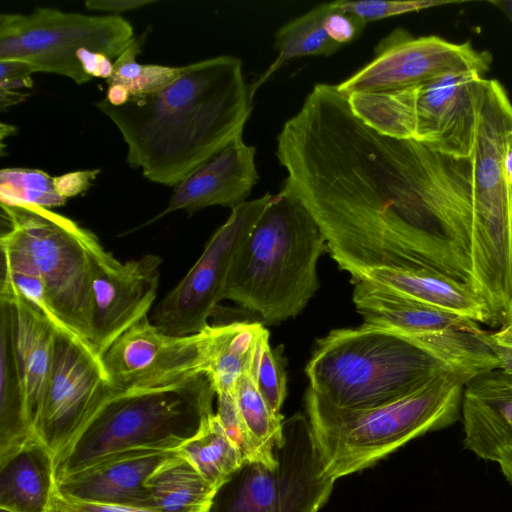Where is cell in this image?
<instances>
[{
	"mask_svg": "<svg viewBox=\"0 0 512 512\" xmlns=\"http://www.w3.org/2000/svg\"><path fill=\"white\" fill-rule=\"evenodd\" d=\"M326 239L305 206L282 188L240 246L225 297L276 324L297 316L318 290Z\"/></svg>",
	"mask_w": 512,
	"mask_h": 512,
	"instance_id": "3957f363",
	"label": "cell"
},
{
	"mask_svg": "<svg viewBox=\"0 0 512 512\" xmlns=\"http://www.w3.org/2000/svg\"><path fill=\"white\" fill-rule=\"evenodd\" d=\"M176 455V450L162 449L119 451L56 481L55 488L61 495L80 501L153 509L145 482Z\"/></svg>",
	"mask_w": 512,
	"mask_h": 512,
	"instance_id": "ac0fdd59",
	"label": "cell"
},
{
	"mask_svg": "<svg viewBox=\"0 0 512 512\" xmlns=\"http://www.w3.org/2000/svg\"><path fill=\"white\" fill-rule=\"evenodd\" d=\"M211 325L176 336L144 317L124 332L102 356L109 383L127 393L187 384L209 373ZM209 375V374H208Z\"/></svg>",
	"mask_w": 512,
	"mask_h": 512,
	"instance_id": "7c38bea8",
	"label": "cell"
},
{
	"mask_svg": "<svg viewBox=\"0 0 512 512\" xmlns=\"http://www.w3.org/2000/svg\"><path fill=\"white\" fill-rule=\"evenodd\" d=\"M48 512H158L151 508H136L76 500L61 495L54 487Z\"/></svg>",
	"mask_w": 512,
	"mask_h": 512,
	"instance_id": "8d00e7d4",
	"label": "cell"
},
{
	"mask_svg": "<svg viewBox=\"0 0 512 512\" xmlns=\"http://www.w3.org/2000/svg\"><path fill=\"white\" fill-rule=\"evenodd\" d=\"M0 207L6 228L1 235L18 245L38 271L51 321L97 355L93 347L94 301L85 246L87 229L35 204L0 203Z\"/></svg>",
	"mask_w": 512,
	"mask_h": 512,
	"instance_id": "52a82bcc",
	"label": "cell"
},
{
	"mask_svg": "<svg viewBox=\"0 0 512 512\" xmlns=\"http://www.w3.org/2000/svg\"><path fill=\"white\" fill-rule=\"evenodd\" d=\"M484 74L466 70L432 82L378 93V116L396 138L422 142L457 159L471 156L477 122V90Z\"/></svg>",
	"mask_w": 512,
	"mask_h": 512,
	"instance_id": "30bf717a",
	"label": "cell"
},
{
	"mask_svg": "<svg viewBox=\"0 0 512 512\" xmlns=\"http://www.w3.org/2000/svg\"><path fill=\"white\" fill-rule=\"evenodd\" d=\"M505 170L508 181L512 185V131L508 136L507 147L504 158Z\"/></svg>",
	"mask_w": 512,
	"mask_h": 512,
	"instance_id": "ee69618b",
	"label": "cell"
},
{
	"mask_svg": "<svg viewBox=\"0 0 512 512\" xmlns=\"http://www.w3.org/2000/svg\"><path fill=\"white\" fill-rule=\"evenodd\" d=\"M458 3L449 0H405V1H383L363 0L347 1L337 0L332 2L335 9L350 13L364 23L398 16L410 12L425 10L437 6Z\"/></svg>",
	"mask_w": 512,
	"mask_h": 512,
	"instance_id": "836d02e7",
	"label": "cell"
},
{
	"mask_svg": "<svg viewBox=\"0 0 512 512\" xmlns=\"http://www.w3.org/2000/svg\"><path fill=\"white\" fill-rule=\"evenodd\" d=\"M331 2L322 3L283 25L275 35L278 56L268 69L249 86L251 100L256 91L266 83L288 60L303 56H330L342 46L332 41L324 28Z\"/></svg>",
	"mask_w": 512,
	"mask_h": 512,
	"instance_id": "4316f807",
	"label": "cell"
},
{
	"mask_svg": "<svg viewBox=\"0 0 512 512\" xmlns=\"http://www.w3.org/2000/svg\"><path fill=\"white\" fill-rule=\"evenodd\" d=\"M154 2V0H86L84 4L89 10L120 13L138 9Z\"/></svg>",
	"mask_w": 512,
	"mask_h": 512,
	"instance_id": "60d3db41",
	"label": "cell"
},
{
	"mask_svg": "<svg viewBox=\"0 0 512 512\" xmlns=\"http://www.w3.org/2000/svg\"><path fill=\"white\" fill-rule=\"evenodd\" d=\"M282 435L275 468L245 461L216 489L209 512H318L326 504L335 480L325 472L308 418L297 413L284 420Z\"/></svg>",
	"mask_w": 512,
	"mask_h": 512,
	"instance_id": "ba28073f",
	"label": "cell"
},
{
	"mask_svg": "<svg viewBox=\"0 0 512 512\" xmlns=\"http://www.w3.org/2000/svg\"><path fill=\"white\" fill-rule=\"evenodd\" d=\"M145 486L158 512H209L216 492L179 454L150 475Z\"/></svg>",
	"mask_w": 512,
	"mask_h": 512,
	"instance_id": "484cf974",
	"label": "cell"
},
{
	"mask_svg": "<svg viewBox=\"0 0 512 512\" xmlns=\"http://www.w3.org/2000/svg\"><path fill=\"white\" fill-rule=\"evenodd\" d=\"M497 463L506 479L512 484V448L505 450Z\"/></svg>",
	"mask_w": 512,
	"mask_h": 512,
	"instance_id": "7bdbcfd3",
	"label": "cell"
},
{
	"mask_svg": "<svg viewBox=\"0 0 512 512\" xmlns=\"http://www.w3.org/2000/svg\"><path fill=\"white\" fill-rule=\"evenodd\" d=\"M367 282L406 298L469 319L494 325L483 299L466 283L426 268L378 269L350 281Z\"/></svg>",
	"mask_w": 512,
	"mask_h": 512,
	"instance_id": "7402d4cb",
	"label": "cell"
},
{
	"mask_svg": "<svg viewBox=\"0 0 512 512\" xmlns=\"http://www.w3.org/2000/svg\"><path fill=\"white\" fill-rule=\"evenodd\" d=\"M264 327L256 322L211 326L209 376L216 394L232 393L239 378L252 372Z\"/></svg>",
	"mask_w": 512,
	"mask_h": 512,
	"instance_id": "d4e9b609",
	"label": "cell"
},
{
	"mask_svg": "<svg viewBox=\"0 0 512 512\" xmlns=\"http://www.w3.org/2000/svg\"><path fill=\"white\" fill-rule=\"evenodd\" d=\"M483 338L499 362V370L512 376V327H500L489 333L484 331Z\"/></svg>",
	"mask_w": 512,
	"mask_h": 512,
	"instance_id": "74e56055",
	"label": "cell"
},
{
	"mask_svg": "<svg viewBox=\"0 0 512 512\" xmlns=\"http://www.w3.org/2000/svg\"><path fill=\"white\" fill-rule=\"evenodd\" d=\"M54 487V458L39 440L0 465L1 509L48 512Z\"/></svg>",
	"mask_w": 512,
	"mask_h": 512,
	"instance_id": "603a6c76",
	"label": "cell"
},
{
	"mask_svg": "<svg viewBox=\"0 0 512 512\" xmlns=\"http://www.w3.org/2000/svg\"><path fill=\"white\" fill-rule=\"evenodd\" d=\"M305 371L309 388L324 400L341 408L367 409L452 370L412 339L362 324L319 339Z\"/></svg>",
	"mask_w": 512,
	"mask_h": 512,
	"instance_id": "5b68a950",
	"label": "cell"
},
{
	"mask_svg": "<svg viewBox=\"0 0 512 512\" xmlns=\"http://www.w3.org/2000/svg\"><path fill=\"white\" fill-rule=\"evenodd\" d=\"M353 302L363 324L392 330L417 340L447 330H478V323L406 298L388 289L358 281Z\"/></svg>",
	"mask_w": 512,
	"mask_h": 512,
	"instance_id": "44dd1931",
	"label": "cell"
},
{
	"mask_svg": "<svg viewBox=\"0 0 512 512\" xmlns=\"http://www.w3.org/2000/svg\"><path fill=\"white\" fill-rule=\"evenodd\" d=\"M331 7L324 21L328 37L341 46L356 40L363 32L366 23L350 13L335 9L332 2Z\"/></svg>",
	"mask_w": 512,
	"mask_h": 512,
	"instance_id": "d590c367",
	"label": "cell"
},
{
	"mask_svg": "<svg viewBox=\"0 0 512 512\" xmlns=\"http://www.w3.org/2000/svg\"><path fill=\"white\" fill-rule=\"evenodd\" d=\"M461 412L464 448L481 459L498 462L512 448V376L496 369L465 386Z\"/></svg>",
	"mask_w": 512,
	"mask_h": 512,
	"instance_id": "ffe728a7",
	"label": "cell"
},
{
	"mask_svg": "<svg viewBox=\"0 0 512 512\" xmlns=\"http://www.w3.org/2000/svg\"><path fill=\"white\" fill-rule=\"evenodd\" d=\"M475 140L469 157L476 225L468 250L472 289L493 320L512 322V185L504 158L512 131V102L501 83L482 78Z\"/></svg>",
	"mask_w": 512,
	"mask_h": 512,
	"instance_id": "277c9868",
	"label": "cell"
},
{
	"mask_svg": "<svg viewBox=\"0 0 512 512\" xmlns=\"http://www.w3.org/2000/svg\"><path fill=\"white\" fill-rule=\"evenodd\" d=\"M101 359L72 335L57 330L54 361L35 435L55 458L112 398Z\"/></svg>",
	"mask_w": 512,
	"mask_h": 512,
	"instance_id": "4fadbf2b",
	"label": "cell"
},
{
	"mask_svg": "<svg viewBox=\"0 0 512 512\" xmlns=\"http://www.w3.org/2000/svg\"><path fill=\"white\" fill-rule=\"evenodd\" d=\"M36 440L39 439L27 412L7 318L0 311V465Z\"/></svg>",
	"mask_w": 512,
	"mask_h": 512,
	"instance_id": "cb8c5ba5",
	"label": "cell"
},
{
	"mask_svg": "<svg viewBox=\"0 0 512 512\" xmlns=\"http://www.w3.org/2000/svg\"><path fill=\"white\" fill-rule=\"evenodd\" d=\"M275 196L266 193L231 209L196 263L157 306L153 324L176 336L197 334L210 326L209 317L225 297L234 258Z\"/></svg>",
	"mask_w": 512,
	"mask_h": 512,
	"instance_id": "8fae6325",
	"label": "cell"
},
{
	"mask_svg": "<svg viewBox=\"0 0 512 512\" xmlns=\"http://www.w3.org/2000/svg\"><path fill=\"white\" fill-rule=\"evenodd\" d=\"M238 411L251 436L272 461H276L274 448L283 439L282 415L274 414L256 388L250 373L242 375L232 392Z\"/></svg>",
	"mask_w": 512,
	"mask_h": 512,
	"instance_id": "f1b7e54d",
	"label": "cell"
},
{
	"mask_svg": "<svg viewBox=\"0 0 512 512\" xmlns=\"http://www.w3.org/2000/svg\"><path fill=\"white\" fill-rule=\"evenodd\" d=\"M85 246L94 301L93 347L102 359L124 332L148 316L157 296L162 259L147 254L121 262L89 230Z\"/></svg>",
	"mask_w": 512,
	"mask_h": 512,
	"instance_id": "9a60e30c",
	"label": "cell"
},
{
	"mask_svg": "<svg viewBox=\"0 0 512 512\" xmlns=\"http://www.w3.org/2000/svg\"><path fill=\"white\" fill-rule=\"evenodd\" d=\"M134 38L131 24L118 15H86L48 7L25 15H0V60H21L35 73L66 76L76 84L92 79L78 60L81 49L113 59Z\"/></svg>",
	"mask_w": 512,
	"mask_h": 512,
	"instance_id": "9c48e42d",
	"label": "cell"
},
{
	"mask_svg": "<svg viewBox=\"0 0 512 512\" xmlns=\"http://www.w3.org/2000/svg\"><path fill=\"white\" fill-rule=\"evenodd\" d=\"M0 311L7 318L18 376L34 429L52 372L58 328L3 276Z\"/></svg>",
	"mask_w": 512,
	"mask_h": 512,
	"instance_id": "e0dca14e",
	"label": "cell"
},
{
	"mask_svg": "<svg viewBox=\"0 0 512 512\" xmlns=\"http://www.w3.org/2000/svg\"><path fill=\"white\" fill-rule=\"evenodd\" d=\"M405 148L411 190L425 228L452 242L468 260L476 225L469 158L445 156L416 140H405Z\"/></svg>",
	"mask_w": 512,
	"mask_h": 512,
	"instance_id": "2e32d148",
	"label": "cell"
},
{
	"mask_svg": "<svg viewBox=\"0 0 512 512\" xmlns=\"http://www.w3.org/2000/svg\"><path fill=\"white\" fill-rule=\"evenodd\" d=\"M255 153L243 134L236 136L175 185L167 207L148 223L175 211L193 214L210 206L232 209L243 203L259 180Z\"/></svg>",
	"mask_w": 512,
	"mask_h": 512,
	"instance_id": "d6986e66",
	"label": "cell"
},
{
	"mask_svg": "<svg viewBox=\"0 0 512 512\" xmlns=\"http://www.w3.org/2000/svg\"><path fill=\"white\" fill-rule=\"evenodd\" d=\"M216 397V415L244 460L261 462L271 469L275 468L277 460H270L257 445L238 411L233 394L220 392L216 394Z\"/></svg>",
	"mask_w": 512,
	"mask_h": 512,
	"instance_id": "d6a6232c",
	"label": "cell"
},
{
	"mask_svg": "<svg viewBox=\"0 0 512 512\" xmlns=\"http://www.w3.org/2000/svg\"><path fill=\"white\" fill-rule=\"evenodd\" d=\"M176 451L215 489L245 462L216 413L206 417L197 434Z\"/></svg>",
	"mask_w": 512,
	"mask_h": 512,
	"instance_id": "83f0119b",
	"label": "cell"
},
{
	"mask_svg": "<svg viewBox=\"0 0 512 512\" xmlns=\"http://www.w3.org/2000/svg\"><path fill=\"white\" fill-rule=\"evenodd\" d=\"M489 3L502 11L512 22V0H494L489 1Z\"/></svg>",
	"mask_w": 512,
	"mask_h": 512,
	"instance_id": "f6af8a7d",
	"label": "cell"
},
{
	"mask_svg": "<svg viewBox=\"0 0 512 512\" xmlns=\"http://www.w3.org/2000/svg\"><path fill=\"white\" fill-rule=\"evenodd\" d=\"M0 512H11V511L6 510V509H1V508H0Z\"/></svg>",
	"mask_w": 512,
	"mask_h": 512,
	"instance_id": "bcb514c9",
	"label": "cell"
},
{
	"mask_svg": "<svg viewBox=\"0 0 512 512\" xmlns=\"http://www.w3.org/2000/svg\"><path fill=\"white\" fill-rule=\"evenodd\" d=\"M77 57L84 72L91 78L99 77L107 80L111 77L113 73V63L111 61L112 59L108 56L88 49H81Z\"/></svg>",
	"mask_w": 512,
	"mask_h": 512,
	"instance_id": "ab89813d",
	"label": "cell"
},
{
	"mask_svg": "<svg viewBox=\"0 0 512 512\" xmlns=\"http://www.w3.org/2000/svg\"><path fill=\"white\" fill-rule=\"evenodd\" d=\"M53 178L40 169L3 168L0 171V203H30L48 209L62 206L67 199L57 193Z\"/></svg>",
	"mask_w": 512,
	"mask_h": 512,
	"instance_id": "4dcf8cb0",
	"label": "cell"
},
{
	"mask_svg": "<svg viewBox=\"0 0 512 512\" xmlns=\"http://www.w3.org/2000/svg\"><path fill=\"white\" fill-rule=\"evenodd\" d=\"M35 73L26 62L16 59L0 60V108L4 110L22 102L25 94L18 91L21 88H31V75Z\"/></svg>",
	"mask_w": 512,
	"mask_h": 512,
	"instance_id": "e575fe53",
	"label": "cell"
},
{
	"mask_svg": "<svg viewBox=\"0 0 512 512\" xmlns=\"http://www.w3.org/2000/svg\"><path fill=\"white\" fill-rule=\"evenodd\" d=\"M215 395L206 374L173 388L115 396L54 458L55 482L119 451L176 450L213 413Z\"/></svg>",
	"mask_w": 512,
	"mask_h": 512,
	"instance_id": "8992f818",
	"label": "cell"
},
{
	"mask_svg": "<svg viewBox=\"0 0 512 512\" xmlns=\"http://www.w3.org/2000/svg\"><path fill=\"white\" fill-rule=\"evenodd\" d=\"M512 327V325H510Z\"/></svg>",
	"mask_w": 512,
	"mask_h": 512,
	"instance_id": "7dc6e473",
	"label": "cell"
},
{
	"mask_svg": "<svg viewBox=\"0 0 512 512\" xmlns=\"http://www.w3.org/2000/svg\"><path fill=\"white\" fill-rule=\"evenodd\" d=\"M99 173L100 169H91L55 176L54 188L60 196L67 199L87 191Z\"/></svg>",
	"mask_w": 512,
	"mask_h": 512,
	"instance_id": "f35d334b",
	"label": "cell"
},
{
	"mask_svg": "<svg viewBox=\"0 0 512 512\" xmlns=\"http://www.w3.org/2000/svg\"><path fill=\"white\" fill-rule=\"evenodd\" d=\"M104 99L113 106H121L130 99V94L123 86L111 84L108 85Z\"/></svg>",
	"mask_w": 512,
	"mask_h": 512,
	"instance_id": "b9f144b4",
	"label": "cell"
},
{
	"mask_svg": "<svg viewBox=\"0 0 512 512\" xmlns=\"http://www.w3.org/2000/svg\"><path fill=\"white\" fill-rule=\"evenodd\" d=\"M147 32L135 37L129 47L113 62V73L106 80L108 85L123 86L131 97L156 93L171 82L181 72V67L159 64H140L136 61Z\"/></svg>",
	"mask_w": 512,
	"mask_h": 512,
	"instance_id": "f546056e",
	"label": "cell"
},
{
	"mask_svg": "<svg viewBox=\"0 0 512 512\" xmlns=\"http://www.w3.org/2000/svg\"><path fill=\"white\" fill-rule=\"evenodd\" d=\"M471 379L446 371L401 398L367 409L335 406L308 387L306 412L325 472L336 480L361 471L412 439L452 425Z\"/></svg>",
	"mask_w": 512,
	"mask_h": 512,
	"instance_id": "7a4b0ae2",
	"label": "cell"
},
{
	"mask_svg": "<svg viewBox=\"0 0 512 512\" xmlns=\"http://www.w3.org/2000/svg\"><path fill=\"white\" fill-rule=\"evenodd\" d=\"M491 61L489 52L476 50L469 41L414 37L398 28L379 41L370 62L337 87L346 96L401 90L459 71L474 69L485 74Z\"/></svg>",
	"mask_w": 512,
	"mask_h": 512,
	"instance_id": "5bb4252c",
	"label": "cell"
},
{
	"mask_svg": "<svg viewBox=\"0 0 512 512\" xmlns=\"http://www.w3.org/2000/svg\"><path fill=\"white\" fill-rule=\"evenodd\" d=\"M95 105L120 131L129 165L168 186L243 134L252 111L242 61L231 55L182 66L162 90L121 106Z\"/></svg>",
	"mask_w": 512,
	"mask_h": 512,
	"instance_id": "6da1fadb",
	"label": "cell"
},
{
	"mask_svg": "<svg viewBox=\"0 0 512 512\" xmlns=\"http://www.w3.org/2000/svg\"><path fill=\"white\" fill-rule=\"evenodd\" d=\"M254 384L271 411L281 415L280 409L286 398V372L282 349H273L269 332L261 333L251 372Z\"/></svg>",
	"mask_w": 512,
	"mask_h": 512,
	"instance_id": "1f68e13d",
	"label": "cell"
}]
</instances>
